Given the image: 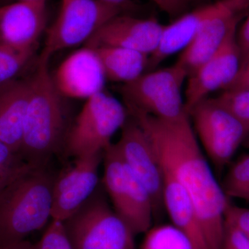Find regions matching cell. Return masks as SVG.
Returning <instances> with one entry per match:
<instances>
[{
  "instance_id": "484cf974",
  "label": "cell",
  "mask_w": 249,
  "mask_h": 249,
  "mask_svg": "<svg viewBox=\"0 0 249 249\" xmlns=\"http://www.w3.org/2000/svg\"><path fill=\"white\" fill-rule=\"evenodd\" d=\"M224 219L225 224L232 226L249 237V209L235 206L229 201Z\"/></svg>"
},
{
  "instance_id": "cb8c5ba5",
  "label": "cell",
  "mask_w": 249,
  "mask_h": 249,
  "mask_svg": "<svg viewBox=\"0 0 249 249\" xmlns=\"http://www.w3.org/2000/svg\"><path fill=\"white\" fill-rule=\"evenodd\" d=\"M214 100L240 121L249 137V89L226 90Z\"/></svg>"
},
{
  "instance_id": "4316f807",
  "label": "cell",
  "mask_w": 249,
  "mask_h": 249,
  "mask_svg": "<svg viewBox=\"0 0 249 249\" xmlns=\"http://www.w3.org/2000/svg\"><path fill=\"white\" fill-rule=\"evenodd\" d=\"M222 249H249V237L232 226L225 224Z\"/></svg>"
},
{
  "instance_id": "f1b7e54d",
  "label": "cell",
  "mask_w": 249,
  "mask_h": 249,
  "mask_svg": "<svg viewBox=\"0 0 249 249\" xmlns=\"http://www.w3.org/2000/svg\"><path fill=\"white\" fill-rule=\"evenodd\" d=\"M236 38L240 50L242 69L249 60V14L242 24L238 35L236 36Z\"/></svg>"
},
{
  "instance_id": "6da1fadb",
  "label": "cell",
  "mask_w": 249,
  "mask_h": 249,
  "mask_svg": "<svg viewBox=\"0 0 249 249\" xmlns=\"http://www.w3.org/2000/svg\"><path fill=\"white\" fill-rule=\"evenodd\" d=\"M129 115L145 131L163 171L186 191L194 205L211 249H222L229 198L206 160L189 114L165 120L132 108Z\"/></svg>"
},
{
  "instance_id": "7c38bea8",
  "label": "cell",
  "mask_w": 249,
  "mask_h": 249,
  "mask_svg": "<svg viewBox=\"0 0 249 249\" xmlns=\"http://www.w3.org/2000/svg\"><path fill=\"white\" fill-rule=\"evenodd\" d=\"M236 32H232L215 53L187 78L184 104L188 114L210 93L227 89L238 76L241 58Z\"/></svg>"
},
{
  "instance_id": "30bf717a",
  "label": "cell",
  "mask_w": 249,
  "mask_h": 249,
  "mask_svg": "<svg viewBox=\"0 0 249 249\" xmlns=\"http://www.w3.org/2000/svg\"><path fill=\"white\" fill-rule=\"evenodd\" d=\"M249 14V0H218L194 38L181 52L178 62L188 76L215 53L229 36L237 31L244 16Z\"/></svg>"
},
{
  "instance_id": "83f0119b",
  "label": "cell",
  "mask_w": 249,
  "mask_h": 249,
  "mask_svg": "<svg viewBox=\"0 0 249 249\" xmlns=\"http://www.w3.org/2000/svg\"><path fill=\"white\" fill-rule=\"evenodd\" d=\"M165 14L172 18H177L186 13L193 0H151Z\"/></svg>"
},
{
  "instance_id": "52a82bcc",
  "label": "cell",
  "mask_w": 249,
  "mask_h": 249,
  "mask_svg": "<svg viewBox=\"0 0 249 249\" xmlns=\"http://www.w3.org/2000/svg\"><path fill=\"white\" fill-rule=\"evenodd\" d=\"M103 184L116 213L134 235L145 233L155 218L153 204L146 188L124 163L115 143L103 152Z\"/></svg>"
},
{
  "instance_id": "277c9868",
  "label": "cell",
  "mask_w": 249,
  "mask_h": 249,
  "mask_svg": "<svg viewBox=\"0 0 249 249\" xmlns=\"http://www.w3.org/2000/svg\"><path fill=\"white\" fill-rule=\"evenodd\" d=\"M102 194L96 190L63 222L73 249H135V235Z\"/></svg>"
},
{
  "instance_id": "8992f818",
  "label": "cell",
  "mask_w": 249,
  "mask_h": 249,
  "mask_svg": "<svg viewBox=\"0 0 249 249\" xmlns=\"http://www.w3.org/2000/svg\"><path fill=\"white\" fill-rule=\"evenodd\" d=\"M188 77L186 69L178 62L145 72L121 85L124 106L165 120L181 117L188 114L182 96L183 85Z\"/></svg>"
},
{
  "instance_id": "5b68a950",
  "label": "cell",
  "mask_w": 249,
  "mask_h": 249,
  "mask_svg": "<svg viewBox=\"0 0 249 249\" xmlns=\"http://www.w3.org/2000/svg\"><path fill=\"white\" fill-rule=\"evenodd\" d=\"M128 115L124 104L104 91L88 98L69 129L65 143L69 155L78 158L104 152Z\"/></svg>"
},
{
  "instance_id": "ac0fdd59",
  "label": "cell",
  "mask_w": 249,
  "mask_h": 249,
  "mask_svg": "<svg viewBox=\"0 0 249 249\" xmlns=\"http://www.w3.org/2000/svg\"><path fill=\"white\" fill-rule=\"evenodd\" d=\"M163 204L173 224L186 235L194 249H211L191 198L179 183L165 172Z\"/></svg>"
},
{
  "instance_id": "9a60e30c",
  "label": "cell",
  "mask_w": 249,
  "mask_h": 249,
  "mask_svg": "<svg viewBox=\"0 0 249 249\" xmlns=\"http://www.w3.org/2000/svg\"><path fill=\"white\" fill-rule=\"evenodd\" d=\"M164 27L155 18H141L122 14L106 23L85 46L91 48L114 46L150 55L158 47Z\"/></svg>"
},
{
  "instance_id": "f546056e",
  "label": "cell",
  "mask_w": 249,
  "mask_h": 249,
  "mask_svg": "<svg viewBox=\"0 0 249 249\" xmlns=\"http://www.w3.org/2000/svg\"><path fill=\"white\" fill-rule=\"evenodd\" d=\"M249 89V60L241 69L240 73L233 83L226 90Z\"/></svg>"
},
{
  "instance_id": "ba28073f",
  "label": "cell",
  "mask_w": 249,
  "mask_h": 249,
  "mask_svg": "<svg viewBox=\"0 0 249 249\" xmlns=\"http://www.w3.org/2000/svg\"><path fill=\"white\" fill-rule=\"evenodd\" d=\"M127 11L99 0H61L38 60L49 62L60 51L86 43L106 23Z\"/></svg>"
},
{
  "instance_id": "d6a6232c",
  "label": "cell",
  "mask_w": 249,
  "mask_h": 249,
  "mask_svg": "<svg viewBox=\"0 0 249 249\" xmlns=\"http://www.w3.org/2000/svg\"><path fill=\"white\" fill-rule=\"evenodd\" d=\"M47 1V0H16V1Z\"/></svg>"
},
{
  "instance_id": "5bb4252c",
  "label": "cell",
  "mask_w": 249,
  "mask_h": 249,
  "mask_svg": "<svg viewBox=\"0 0 249 249\" xmlns=\"http://www.w3.org/2000/svg\"><path fill=\"white\" fill-rule=\"evenodd\" d=\"M52 76L64 98L85 101L104 91L107 80L96 51L87 46L67 56Z\"/></svg>"
},
{
  "instance_id": "7a4b0ae2",
  "label": "cell",
  "mask_w": 249,
  "mask_h": 249,
  "mask_svg": "<svg viewBox=\"0 0 249 249\" xmlns=\"http://www.w3.org/2000/svg\"><path fill=\"white\" fill-rule=\"evenodd\" d=\"M49 62L39 60L31 78V93L24 120L20 155L32 166H46L65 145L67 127L63 96L54 83Z\"/></svg>"
},
{
  "instance_id": "603a6c76",
  "label": "cell",
  "mask_w": 249,
  "mask_h": 249,
  "mask_svg": "<svg viewBox=\"0 0 249 249\" xmlns=\"http://www.w3.org/2000/svg\"><path fill=\"white\" fill-rule=\"evenodd\" d=\"M30 166L20 153L0 140V191Z\"/></svg>"
},
{
  "instance_id": "7402d4cb",
  "label": "cell",
  "mask_w": 249,
  "mask_h": 249,
  "mask_svg": "<svg viewBox=\"0 0 249 249\" xmlns=\"http://www.w3.org/2000/svg\"><path fill=\"white\" fill-rule=\"evenodd\" d=\"M34 53L35 51L0 45V85L18 78Z\"/></svg>"
},
{
  "instance_id": "4dcf8cb0",
  "label": "cell",
  "mask_w": 249,
  "mask_h": 249,
  "mask_svg": "<svg viewBox=\"0 0 249 249\" xmlns=\"http://www.w3.org/2000/svg\"><path fill=\"white\" fill-rule=\"evenodd\" d=\"M0 249H32V244L26 240L0 246Z\"/></svg>"
},
{
  "instance_id": "9c48e42d",
  "label": "cell",
  "mask_w": 249,
  "mask_h": 249,
  "mask_svg": "<svg viewBox=\"0 0 249 249\" xmlns=\"http://www.w3.org/2000/svg\"><path fill=\"white\" fill-rule=\"evenodd\" d=\"M188 114L201 148L220 173L247 138L245 127L229 109L214 98L204 100Z\"/></svg>"
},
{
  "instance_id": "d6986e66",
  "label": "cell",
  "mask_w": 249,
  "mask_h": 249,
  "mask_svg": "<svg viewBox=\"0 0 249 249\" xmlns=\"http://www.w3.org/2000/svg\"><path fill=\"white\" fill-rule=\"evenodd\" d=\"M102 65L106 79L125 84L133 81L147 70L148 54L114 46L93 48Z\"/></svg>"
},
{
  "instance_id": "d4e9b609",
  "label": "cell",
  "mask_w": 249,
  "mask_h": 249,
  "mask_svg": "<svg viewBox=\"0 0 249 249\" xmlns=\"http://www.w3.org/2000/svg\"><path fill=\"white\" fill-rule=\"evenodd\" d=\"M32 249H73L64 222L52 219L40 240L32 245Z\"/></svg>"
},
{
  "instance_id": "3957f363",
  "label": "cell",
  "mask_w": 249,
  "mask_h": 249,
  "mask_svg": "<svg viewBox=\"0 0 249 249\" xmlns=\"http://www.w3.org/2000/svg\"><path fill=\"white\" fill-rule=\"evenodd\" d=\"M55 178L30 166L0 191V246L25 240L52 217Z\"/></svg>"
},
{
  "instance_id": "4fadbf2b",
  "label": "cell",
  "mask_w": 249,
  "mask_h": 249,
  "mask_svg": "<svg viewBox=\"0 0 249 249\" xmlns=\"http://www.w3.org/2000/svg\"><path fill=\"white\" fill-rule=\"evenodd\" d=\"M103 152L76 158L70 169L55 178L52 218L65 222L97 188L98 168Z\"/></svg>"
},
{
  "instance_id": "1f68e13d",
  "label": "cell",
  "mask_w": 249,
  "mask_h": 249,
  "mask_svg": "<svg viewBox=\"0 0 249 249\" xmlns=\"http://www.w3.org/2000/svg\"><path fill=\"white\" fill-rule=\"evenodd\" d=\"M99 1L121 6L127 10L133 9L135 6V4H134L132 0H99Z\"/></svg>"
},
{
  "instance_id": "e0dca14e",
  "label": "cell",
  "mask_w": 249,
  "mask_h": 249,
  "mask_svg": "<svg viewBox=\"0 0 249 249\" xmlns=\"http://www.w3.org/2000/svg\"><path fill=\"white\" fill-rule=\"evenodd\" d=\"M30 93V78L0 85V140L19 153Z\"/></svg>"
},
{
  "instance_id": "2e32d148",
  "label": "cell",
  "mask_w": 249,
  "mask_h": 249,
  "mask_svg": "<svg viewBox=\"0 0 249 249\" xmlns=\"http://www.w3.org/2000/svg\"><path fill=\"white\" fill-rule=\"evenodd\" d=\"M47 1L0 6V45L36 51L47 24Z\"/></svg>"
},
{
  "instance_id": "8fae6325",
  "label": "cell",
  "mask_w": 249,
  "mask_h": 249,
  "mask_svg": "<svg viewBox=\"0 0 249 249\" xmlns=\"http://www.w3.org/2000/svg\"><path fill=\"white\" fill-rule=\"evenodd\" d=\"M115 144L124 163L150 194L155 217L160 215L165 211L164 172L145 131L132 118L123 126Z\"/></svg>"
},
{
  "instance_id": "44dd1931",
  "label": "cell",
  "mask_w": 249,
  "mask_h": 249,
  "mask_svg": "<svg viewBox=\"0 0 249 249\" xmlns=\"http://www.w3.org/2000/svg\"><path fill=\"white\" fill-rule=\"evenodd\" d=\"M222 187L228 197L249 201V154L232 165Z\"/></svg>"
},
{
  "instance_id": "ffe728a7",
  "label": "cell",
  "mask_w": 249,
  "mask_h": 249,
  "mask_svg": "<svg viewBox=\"0 0 249 249\" xmlns=\"http://www.w3.org/2000/svg\"><path fill=\"white\" fill-rule=\"evenodd\" d=\"M145 234L141 249H194L186 235L173 224L151 227Z\"/></svg>"
}]
</instances>
